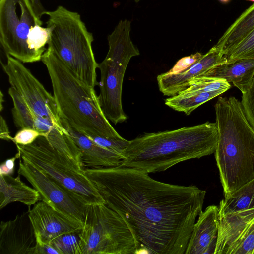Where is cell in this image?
<instances>
[{"label": "cell", "instance_id": "6da1fadb", "mask_svg": "<svg viewBox=\"0 0 254 254\" xmlns=\"http://www.w3.org/2000/svg\"><path fill=\"white\" fill-rule=\"evenodd\" d=\"M85 171L105 204L127 224L137 253L185 254L205 190L156 181L120 165Z\"/></svg>", "mask_w": 254, "mask_h": 254}, {"label": "cell", "instance_id": "7a4b0ae2", "mask_svg": "<svg viewBox=\"0 0 254 254\" xmlns=\"http://www.w3.org/2000/svg\"><path fill=\"white\" fill-rule=\"evenodd\" d=\"M218 139L216 122L146 133L129 141L122 152L120 165L148 174L162 172L181 162L215 153Z\"/></svg>", "mask_w": 254, "mask_h": 254}, {"label": "cell", "instance_id": "3957f363", "mask_svg": "<svg viewBox=\"0 0 254 254\" xmlns=\"http://www.w3.org/2000/svg\"><path fill=\"white\" fill-rule=\"evenodd\" d=\"M214 108L215 157L225 197L254 178V128L236 97H219Z\"/></svg>", "mask_w": 254, "mask_h": 254}, {"label": "cell", "instance_id": "277c9868", "mask_svg": "<svg viewBox=\"0 0 254 254\" xmlns=\"http://www.w3.org/2000/svg\"><path fill=\"white\" fill-rule=\"evenodd\" d=\"M41 61L45 65L61 118L88 136L122 139L105 116L94 88L76 78L48 48Z\"/></svg>", "mask_w": 254, "mask_h": 254}, {"label": "cell", "instance_id": "5b68a950", "mask_svg": "<svg viewBox=\"0 0 254 254\" xmlns=\"http://www.w3.org/2000/svg\"><path fill=\"white\" fill-rule=\"evenodd\" d=\"M16 145L22 160L67 189L86 205L105 204L86 174L81 152L72 139L53 144L42 135L30 144Z\"/></svg>", "mask_w": 254, "mask_h": 254}, {"label": "cell", "instance_id": "8992f818", "mask_svg": "<svg viewBox=\"0 0 254 254\" xmlns=\"http://www.w3.org/2000/svg\"><path fill=\"white\" fill-rule=\"evenodd\" d=\"M50 29L48 47L73 75L85 85L94 88L97 81L96 62L92 43L93 37L80 15L60 5L46 11Z\"/></svg>", "mask_w": 254, "mask_h": 254}, {"label": "cell", "instance_id": "52a82bcc", "mask_svg": "<svg viewBox=\"0 0 254 254\" xmlns=\"http://www.w3.org/2000/svg\"><path fill=\"white\" fill-rule=\"evenodd\" d=\"M42 25L30 0H0V41L6 55L23 63L41 60L50 37Z\"/></svg>", "mask_w": 254, "mask_h": 254}, {"label": "cell", "instance_id": "ba28073f", "mask_svg": "<svg viewBox=\"0 0 254 254\" xmlns=\"http://www.w3.org/2000/svg\"><path fill=\"white\" fill-rule=\"evenodd\" d=\"M130 30L129 20L119 21L108 36V52L98 65L101 73L99 102L107 119L115 125L127 119L122 107L123 82L130 59L140 54L130 38Z\"/></svg>", "mask_w": 254, "mask_h": 254}, {"label": "cell", "instance_id": "9c48e42d", "mask_svg": "<svg viewBox=\"0 0 254 254\" xmlns=\"http://www.w3.org/2000/svg\"><path fill=\"white\" fill-rule=\"evenodd\" d=\"M77 254H134L133 235L123 218L105 204L87 206Z\"/></svg>", "mask_w": 254, "mask_h": 254}, {"label": "cell", "instance_id": "30bf717a", "mask_svg": "<svg viewBox=\"0 0 254 254\" xmlns=\"http://www.w3.org/2000/svg\"><path fill=\"white\" fill-rule=\"evenodd\" d=\"M7 63H1L9 83L25 100L37 117L39 131L47 136L59 131L68 133L63 126L53 95L48 92L23 63L6 55Z\"/></svg>", "mask_w": 254, "mask_h": 254}, {"label": "cell", "instance_id": "8fae6325", "mask_svg": "<svg viewBox=\"0 0 254 254\" xmlns=\"http://www.w3.org/2000/svg\"><path fill=\"white\" fill-rule=\"evenodd\" d=\"M18 173L38 191L41 201L68 218L83 224L87 205L73 193L24 160L22 162L20 159Z\"/></svg>", "mask_w": 254, "mask_h": 254}, {"label": "cell", "instance_id": "7c38bea8", "mask_svg": "<svg viewBox=\"0 0 254 254\" xmlns=\"http://www.w3.org/2000/svg\"><path fill=\"white\" fill-rule=\"evenodd\" d=\"M28 211L38 245L49 244L60 235L82 230L83 225L68 218L43 201L37 202Z\"/></svg>", "mask_w": 254, "mask_h": 254}, {"label": "cell", "instance_id": "4fadbf2b", "mask_svg": "<svg viewBox=\"0 0 254 254\" xmlns=\"http://www.w3.org/2000/svg\"><path fill=\"white\" fill-rule=\"evenodd\" d=\"M37 241L29 211L0 225V254H34Z\"/></svg>", "mask_w": 254, "mask_h": 254}, {"label": "cell", "instance_id": "5bb4252c", "mask_svg": "<svg viewBox=\"0 0 254 254\" xmlns=\"http://www.w3.org/2000/svg\"><path fill=\"white\" fill-rule=\"evenodd\" d=\"M227 62L214 45L196 63L178 72L159 74L157 80L159 90L165 96H172L187 89L190 80L205 73L212 67Z\"/></svg>", "mask_w": 254, "mask_h": 254}, {"label": "cell", "instance_id": "9a60e30c", "mask_svg": "<svg viewBox=\"0 0 254 254\" xmlns=\"http://www.w3.org/2000/svg\"><path fill=\"white\" fill-rule=\"evenodd\" d=\"M219 208L212 205L199 215L185 254H215L219 229Z\"/></svg>", "mask_w": 254, "mask_h": 254}, {"label": "cell", "instance_id": "2e32d148", "mask_svg": "<svg viewBox=\"0 0 254 254\" xmlns=\"http://www.w3.org/2000/svg\"><path fill=\"white\" fill-rule=\"evenodd\" d=\"M219 221L215 254H227L254 222V207L234 211H219Z\"/></svg>", "mask_w": 254, "mask_h": 254}, {"label": "cell", "instance_id": "e0dca14e", "mask_svg": "<svg viewBox=\"0 0 254 254\" xmlns=\"http://www.w3.org/2000/svg\"><path fill=\"white\" fill-rule=\"evenodd\" d=\"M62 122L79 148L85 168L112 167L121 164L122 155L100 146L85 134L70 127L63 119Z\"/></svg>", "mask_w": 254, "mask_h": 254}, {"label": "cell", "instance_id": "ac0fdd59", "mask_svg": "<svg viewBox=\"0 0 254 254\" xmlns=\"http://www.w3.org/2000/svg\"><path fill=\"white\" fill-rule=\"evenodd\" d=\"M254 75V59H244L219 64L200 76L232 82L243 93L248 88Z\"/></svg>", "mask_w": 254, "mask_h": 254}, {"label": "cell", "instance_id": "d6986e66", "mask_svg": "<svg viewBox=\"0 0 254 254\" xmlns=\"http://www.w3.org/2000/svg\"><path fill=\"white\" fill-rule=\"evenodd\" d=\"M39 200L38 191L23 183L19 175L16 177L0 175V209L14 202L30 206Z\"/></svg>", "mask_w": 254, "mask_h": 254}, {"label": "cell", "instance_id": "ffe728a7", "mask_svg": "<svg viewBox=\"0 0 254 254\" xmlns=\"http://www.w3.org/2000/svg\"><path fill=\"white\" fill-rule=\"evenodd\" d=\"M254 30V2L229 27L215 45L224 54Z\"/></svg>", "mask_w": 254, "mask_h": 254}, {"label": "cell", "instance_id": "44dd1931", "mask_svg": "<svg viewBox=\"0 0 254 254\" xmlns=\"http://www.w3.org/2000/svg\"><path fill=\"white\" fill-rule=\"evenodd\" d=\"M224 92L222 90L205 92L185 89L166 98L165 104L174 110L189 115L199 106Z\"/></svg>", "mask_w": 254, "mask_h": 254}, {"label": "cell", "instance_id": "7402d4cb", "mask_svg": "<svg viewBox=\"0 0 254 254\" xmlns=\"http://www.w3.org/2000/svg\"><path fill=\"white\" fill-rule=\"evenodd\" d=\"M8 92L13 101L11 113L15 126L20 129L31 128L39 131V121L25 100L12 86Z\"/></svg>", "mask_w": 254, "mask_h": 254}, {"label": "cell", "instance_id": "603a6c76", "mask_svg": "<svg viewBox=\"0 0 254 254\" xmlns=\"http://www.w3.org/2000/svg\"><path fill=\"white\" fill-rule=\"evenodd\" d=\"M254 207V178L221 200L219 211L230 212Z\"/></svg>", "mask_w": 254, "mask_h": 254}, {"label": "cell", "instance_id": "cb8c5ba5", "mask_svg": "<svg viewBox=\"0 0 254 254\" xmlns=\"http://www.w3.org/2000/svg\"><path fill=\"white\" fill-rule=\"evenodd\" d=\"M224 56L228 62L239 59H254V30L228 50Z\"/></svg>", "mask_w": 254, "mask_h": 254}, {"label": "cell", "instance_id": "d4e9b609", "mask_svg": "<svg viewBox=\"0 0 254 254\" xmlns=\"http://www.w3.org/2000/svg\"><path fill=\"white\" fill-rule=\"evenodd\" d=\"M81 231L63 234L53 240L50 244L60 254H77Z\"/></svg>", "mask_w": 254, "mask_h": 254}, {"label": "cell", "instance_id": "484cf974", "mask_svg": "<svg viewBox=\"0 0 254 254\" xmlns=\"http://www.w3.org/2000/svg\"><path fill=\"white\" fill-rule=\"evenodd\" d=\"M227 254H254V222Z\"/></svg>", "mask_w": 254, "mask_h": 254}, {"label": "cell", "instance_id": "4316f807", "mask_svg": "<svg viewBox=\"0 0 254 254\" xmlns=\"http://www.w3.org/2000/svg\"><path fill=\"white\" fill-rule=\"evenodd\" d=\"M241 102L248 121L254 128V75L248 88L242 93Z\"/></svg>", "mask_w": 254, "mask_h": 254}, {"label": "cell", "instance_id": "83f0119b", "mask_svg": "<svg viewBox=\"0 0 254 254\" xmlns=\"http://www.w3.org/2000/svg\"><path fill=\"white\" fill-rule=\"evenodd\" d=\"M46 135L38 130L31 128H24L20 129L12 137V141L16 145H27L32 143L40 136Z\"/></svg>", "mask_w": 254, "mask_h": 254}, {"label": "cell", "instance_id": "f1b7e54d", "mask_svg": "<svg viewBox=\"0 0 254 254\" xmlns=\"http://www.w3.org/2000/svg\"><path fill=\"white\" fill-rule=\"evenodd\" d=\"M201 53L197 52L189 56L185 57L179 60L169 71L171 72H178L181 71L196 63L202 56Z\"/></svg>", "mask_w": 254, "mask_h": 254}, {"label": "cell", "instance_id": "f546056e", "mask_svg": "<svg viewBox=\"0 0 254 254\" xmlns=\"http://www.w3.org/2000/svg\"><path fill=\"white\" fill-rule=\"evenodd\" d=\"M20 157V153L18 151L14 157L7 159L1 163L0 166V175H12L14 170L15 161Z\"/></svg>", "mask_w": 254, "mask_h": 254}, {"label": "cell", "instance_id": "4dcf8cb0", "mask_svg": "<svg viewBox=\"0 0 254 254\" xmlns=\"http://www.w3.org/2000/svg\"><path fill=\"white\" fill-rule=\"evenodd\" d=\"M0 138L6 141H12V139L10 135L8 125L1 115L0 119Z\"/></svg>", "mask_w": 254, "mask_h": 254}, {"label": "cell", "instance_id": "1f68e13d", "mask_svg": "<svg viewBox=\"0 0 254 254\" xmlns=\"http://www.w3.org/2000/svg\"><path fill=\"white\" fill-rule=\"evenodd\" d=\"M34 254H60L59 252L51 244L42 245L37 244Z\"/></svg>", "mask_w": 254, "mask_h": 254}, {"label": "cell", "instance_id": "d6a6232c", "mask_svg": "<svg viewBox=\"0 0 254 254\" xmlns=\"http://www.w3.org/2000/svg\"><path fill=\"white\" fill-rule=\"evenodd\" d=\"M33 9L39 18L45 14L46 10L42 6L40 0H30Z\"/></svg>", "mask_w": 254, "mask_h": 254}, {"label": "cell", "instance_id": "836d02e7", "mask_svg": "<svg viewBox=\"0 0 254 254\" xmlns=\"http://www.w3.org/2000/svg\"><path fill=\"white\" fill-rule=\"evenodd\" d=\"M3 97H4V95L2 92V91H0V112H1V111L3 109V105H2V103L4 102V99H3Z\"/></svg>", "mask_w": 254, "mask_h": 254}, {"label": "cell", "instance_id": "e575fe53", "mask_svg": "<svg viewBox=\"0 0 254 254\" xmlns=\"http://www.w3.org/2000/svg\"><path fill=\"white\" fill-rule=\"evenodd\" d=\"M219 1H220L222 3H226L230 1V0H219Z\"/></svg>", "mask_w": 254, "mask_h": 254}, {"label": "cell", "instance_id": "d590c367", "mask_svg": "<svg viewBox=\"0 0 254 254\" xmlns=\"http://www.w3.org/2000/svg\"><path fill=\"white\" fill-rule=\"evenodd\" d=\"M247 0L254 2V0Z\"/></svg>", "mask_w": 254, "mask_h": 254}, {"label": "cell", "instance_id": "8d00e7d4", "mask_svg": "<svg viewBox=\"0 0 254 254\" xmlns=\"http://www.w3.org/2000/svg\"><path fill=\"white\" fill-rule=\"evenodd\" d=\"M134 1L136 2H138V1H140V0H134Z\"/></svg>", "mask_w": 254, "mask_h": 254}]
</instances>
